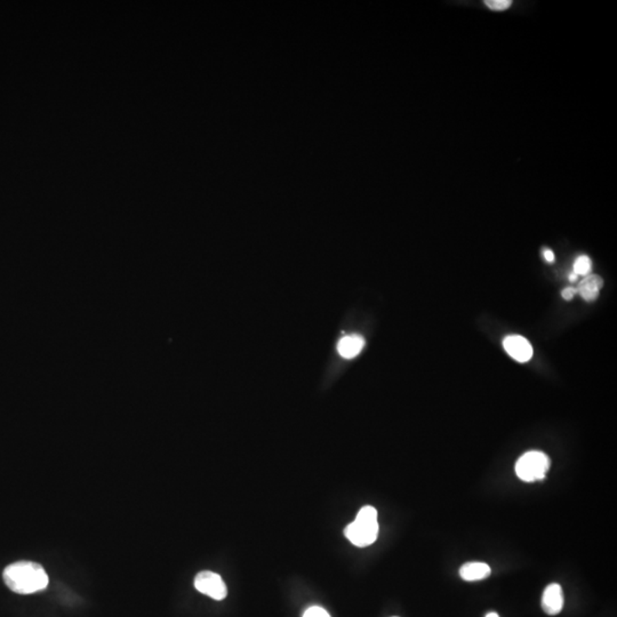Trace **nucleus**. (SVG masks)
<instances>
[{
    "mask_svg": "<svg viewBox=\"0 0 617 617\" xmlns=\"http://www.w3.org/2000/svg\"><path fill=\"white\" fill-rule=\"evenodd\" d=\"M3 581L15 593L31 595L47 588L48 575L39 563L19 561L3 570Z\"/></svg>",
    "mask_w": 617,
    "mask_h": 617,
    "instance_id": "obj_1",
    "label": "nucleus"
},
{
    "mask_svg": "<svg viewBox=\"0 0 617 617\" xmlns=\"http://www.w3.org/2000/svg\"><path fill=\"white\" fill-rule=\"evenodd\" d=\"M344 534L352 544L359 548L373 544L379 535L376 509L370 505L361 508L355 521L345 528Z\"/></svg>",
    "mask_w": 617,
    "mask_h": 617,
    "instance_id": "obj_2",
    "label": "nucleus"
},
{
    "mask_svg": "<svg viewBox=\"0 0 617 617\" xmlns=\"http://www.w3.org/2000/svg\"><path fill=\"white\" fill-rule=\"evenodd\" d=\"M550 459L544 452L538 450L527 452L520 456L516 463L518 478L525 482L543 480L550 470Z\"/></svg>",
    "mask_w": 617,
    "mask_h": 617,
    "instance_id": "obj_3",
    "label": "nucleus"
},
{
    "mask_svg": "<svg viewBox=\"0 0 617 617\" xmlns=\"http://www.w3.org/2000/svg\"><path fill=\"white\" fill-rule=\"evenodd\" d=\"M195 588L215 600H223L228 595V589L221 576L209 570L200 572L196 576Z\"/></svg>",
    "mask_w": 617,
    "mask_h": 617,
    "instance_id": "obj_4",
    "label": "nucleus"
},
{
    "mask_svg": "<svg viewBox=\"0 0 617 617\" xmlns=\"http://www.w3.org/2000/svg\"><path fill=\"white\" fill-rule=\"evenodd\" d=\"M503 346L505 351L515 360L519 363H527L533 357V346L528 340L524 336L509 335L504 339Z\"/></svg>",
    "mask_w": 617,
    "mask_h": 617,
    "instance_id": "obj_5",
    "label": "nucleus"
},
{
    "mask_svg": "<svg viewBox=\"0 0 617 617\" xmlns=\"http://www.w3.org/2000/svg\"><path fill=\"white\" fill-rule=\"evenodd\" d=\"M563 591L558 583H552L545 588L542 595V608L548 615H558L563 611Z\"/></svg>",
    "mask_w": 617,
    "mask_h": 617,
    "instance_id": "obj_6",
    "label": "nucleus"
},
{
    "mask_svg": "<svg viewBox=\"0 0 617 617\" xmlns=\"http://www.w3.org/2000/svg\"><path fill=\"white\" fill-rule=\"evenodd\" d=\"M602 286H604V280L602 277L597 275H589L584 277L576 289H577V294L581 295L583 300H586V302H592L598 298Z\"/></svg>",
    "mask_w": 617,
    "mask_h": 617,
    "instance_id": "obj_7",
    "label": "nucleus"
},
{
    "mask_svg": "<svg viewBox=\"0 0 617 617\" xmlns=\"http://www.w3.org/2000/svg\"><path fill=\"white\" fill-rule=\"evenodd\" d=\"M491 567L485 563H464L459 570V576L466 582H477L487 579L491 575Z\"/></svg>",
    "mask_w": 617,
    "mask_h": 617,
    "instance_id": "obj_8",
    "label": "nucleus"
},
{
    "mask_svg": "<svg viewBox=\"0 0 617 617\" xmlns=\"http://www.w3.org/2000/svg\"><path fill=\"white\" fill-rule=\"evenodd\" d=\"M365 340L360 335L344 336L337 343V351L346 359L357 357L364 349Z\"/></svg>",
    "mask_w": 617,
    "mask_h": 617,
    "instance_id": "obj_9",
    "label": "nucleus"
},
{
    "mask_svg": "<svg viewBox=\"0 0 617 617\" xmlns=\"http://www.w3.org/2000/svg\"><path fill=\"white\" fill-rule=\"evenodd\" d=\"M592 262L589 257L586 255H581L576 259L573 266V273L577 275H591Z\"/></svg>",
    "mask_w": 617,
    "mask_h": 617,
    "instance_id": "obj_10",
    "label": "nucleus"
},
{
    "mask_svg": "<svg viewBox=\"0 0 617 617\" xmlns=\"http://www.w3.org/2000/svg\"><path fill=\"white\" fill-rule=\"evenodd\" d=\"M485 3H486L491 10L501 12V10H508L512 3H511L510 0H486Z\"/></svg>",
    "mask_w": 617,
    "mask_h": 617,
    "instance_id": "obj_11",
    "label": "nucleus"
},
{
    "mask_svg": "<svg viewBox=\"0 0 617 617\" xmlns=\"http://www.w3.org/2000/svg\"><path fill=\"white\" fill-rule=\"evenodd\" d=\"M303 617H330V615L323 608L314 606V607L307 608Z\"/></svg>",
    "mask_w": 617,
    "mask_h": 617,
    "instance_id": "obj_12",
    "label": "nucleus"
},
{
    "mask_svg": "<svg viewBox=\"0 0 617 617\" xmlns=\"http://www.w3.org/2000/svg\"><path fill=\"white\" fill-rule=\"evenodd\" d=\"M576 294H577V289L573 287L565 288V289L561 291L563 300H566V301H570Z\"/></svg>",
    "mask_w": 617,
    "mask_h": 617,
    "instance_id": "obj_13",
    "label": "nucleus"
},
{
    "mask_svg": "<svg viewBox=\"0 0 617 617\" xmlns=\"http://www.w3.org/2000/svg\"><path fill=\"white\" fill-rule=\"evenodd\" d=\"M543 257H544L545 261L549 263H552L554 261V252L551 250H543Z\"/></svg>",
    "mask_w": 617,
    "mask_h": 617,
    "instance_id": "obj_14",
    "label": "nucleus"
},
{
    "mask_svg": "<svg viewBox=\"0 0 617 617\" xmlns=\"http://www.w3.org/2000/svg\"><path fill=\"white\" fill-rule=\"evenodd\" d=\"M577 278H579V275H576V273H570V282H576V280H577Z\"/></svg>",
    "mask_w": 617,
    "mask_h": 617,
    "instance_id": "obj_15",
    "label": "nucleus"
},
{
    "mask_svg": "<svg viewBox=\"0 0 617 617\" xmlns=\"http://www.w3.org/2000/svg\"><path fill=\"white\" fill-rule=\"evenodd\" d=\"M485 617H500V616H498V614H497V613H495V611H492V613H488V614L486 615V616H485Z\"/></svg>",
    "mask_w": 617,
    "mask_h": 617,
    "instance_id": "obj_16",
    "label": "nucleus"
}]
</instances>
